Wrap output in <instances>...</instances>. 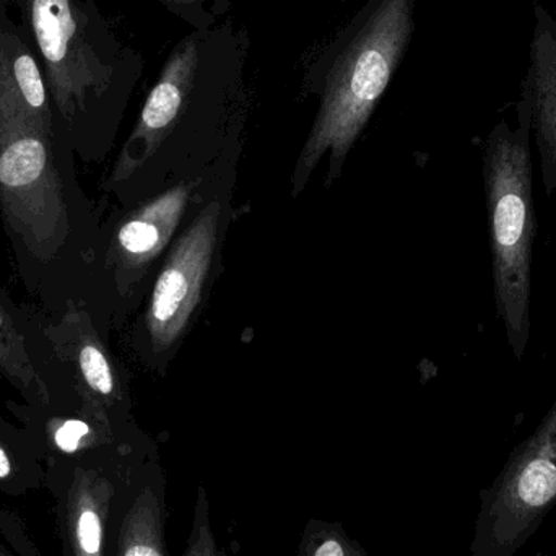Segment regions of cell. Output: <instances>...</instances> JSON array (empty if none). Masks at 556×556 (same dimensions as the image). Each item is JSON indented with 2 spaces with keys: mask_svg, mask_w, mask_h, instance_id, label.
<instances>
[{
  "mask_svg": "<svg viewBox=\"0 0 556 556\" xmlns=\"http://www.w3.org/2000/svg\"><path fill=\"white\" fill-rule=\"evenodd\" d=\"M218 205H211L191 225L166 261L147 314L156 349H168L185 330L201 298L217 238Z\"/></svg>",
  "mask_w": 556,
  "mask_h": 556,
  "instance_id": "6",
  "label": "cell"
},
{
  "mask_svg": "<svg viewBox=\"0 0 556 556\" xmlns=\"http://www.w3.org/2000/svg\"><path fill=\"white\" fill-rule=\"evenodd\" d=\"M172 15L192 26V29H205L218 23V15L211 9L212 0H155Z\"/></svg>",
  "mask_w": 556,
  "mask_h": 556,
  "instance_id": "13",
  "label": "cell"
},
{
  "mask_svg": "<svg viewBox=\"0 0 556 556\" xmlns=\"http://www.w3.org/2000/svg\"><path fill=\"white\" fill-rule=\"evenodd\" d=\"M0 556H5V555H3V554H0Z\"/></svg>",
  "mask_w": 556,
  "mask_h": 556,
  "instance_id": "17",
  "label": "cell"
},
{
  "mask_svg": "<svg viewBox=\"0 0 556 556\" xmlns=\"http://www.w3.org/2000/svg\"><path fill=\"white\" fill-rule=\"evenodd\" d=\"M12 473V463H10L9 454L0 446V480L7 479Z\"/></svg>",
  "mask_w": 556,
  "mask_h": 556,
  "instance_id": "16",
  "label": "cell"
},
{
  "mask_svg": "<svg viewBox=\"0 0 556 556\" xmlns=\"http://www.w3.org/2000/svg\"><path fill=\"white\" fill-rule=\"evenodd\" d=\"M556 508V401L482 492L472 556H516Z\"/></svg>",
  "mask_w": 556,
  "mask_h": 556,
  "instance_id": "5",
  "label": "cell"
},
{
  "mask_svg": "<svg viewBox=\"0 0 556 556\" xmlns=\"http://www.w3.org/2000/svg\"><path fill=\"white\" fill-rule=\"evenodd\" d=\"M547 195L556 189V29L541 9L531 46L528 100Z\"/></svg>",
  "mask_w": 556,
  "mask_h": 556,
  "instance_id": "7",
  "label": "cell"
},
{
  "mask_svg": "<svg viewBox=\"0 0 556 556\" xmlns=\"http://www.w3.org/2000/svg\"><path fill=\"white\" fill-rule=\"evenodd\" d=\"M0 372L23 394L48 404L49 392L41 376L33 366L26 342L20 333L15 320L0 303Z\"/></svg>",
  "mask_w": 556,
  "mask_h": 556,
  "instance_id": "10",
  "label": "cell"
},
{
  "mask_svg": "<svg viewBox=\"0 0 556 556\" xmlns=\"http://www.w3.org/2000/svg\"><path fill=\"white\" fill-rule=\"evenodd\" d=\"M23 23L38 48L55 127L68 142L116 91L129 90L143 71L93 0H20Z\"/></svg>",
  "mask_w": 556,
  "mask_h": 556,
  "instance_id": "2",
  "label": "cell"
},
{
  "mask_svg": "<svg viewBox=\"0 0 556 556\" xmlns=\"http://www.w3.org/2000/svg\"><path fill=\"white\" fill-rule=\"evenodd\" d=\"M314 556H345V554H343L342 545L339 542L329 541L320 545Z\"/></svg>",
  "mask_w": 556,
  "mask_h": 556,
  "instance_id": "15",
  "label": "cell"
},
{
  "mask_svg": "<svg viewBox=\"0 0 556 556\" xmlns=\"http://www.w3.org/2000/svg\"><path fill=\"white\" fill-rule=\"evenodd\" d=\"M88 434H90V427L84 424V421L65 420L64 424L54 431V443L59 450L72 454L80 450Z\"/></svg>",
  "mask_w": 556,
  "mask_h": 556,
  "instance_id": "14",
  "label": "cell"
},
{
  "mask_svg": "<svg viewBox=\"0 0 556 556\" xmlns=\"http://www.w3.org/2000/svg\"><path fill=\"white\" fill-rule=\"evenodd\" d=\"M415 31V0H366L320 49L304 85L319 97V111L301 153L304 175L330 150L343 159L365 129Z\"/></svg>",
  "mask_w": 556,
  "mask_h": 556,
  "instance_id": "1",
  "label": "cell"
},
{
  "mask_svg": "<svg viewBox=\"0 0 556 556\" xmlns=\"http://www.w3.org/2000/svg\"><path fill=\"white\" fill-rule=\"evenodd\" d=\"M531 114L516 130L498 124L483 156L493 291L506 337L522 359L531 337L532 251L535 218L531 162Z\"/></svg>",
  "mask_w": 556,
  "mask_h": 556,
  "instance_id": "3",
  "label": "cell"
},
{
  "mask_svg": "<svg viewBox=\"0 0 556 556\" xmlns=\"http://www.w3.org/2000/svg\"><path fill=\"white\" fill-rule=\"evenodd\" d=\"M78 372L90 392L100 397H111L114 392V375L106 353L90 333H81L75 355Z\"/></svg>",
  "mask_w": 556,
  "mask_h": 556,
  "instance_id": "12",
  "label": "cell"
},
{
  "mask_svg": "<svg viewBox=\"0 0 556 556\" xmlns=\"http://www.w3.org/2000/svg\"><path fill=\"white\" fill-rule=\"evenodd\" d=\"M121 556H165L156 532V508L143 496L127 515L121 534Z\"/></svg>",
  "mask_w": 556,
  "mask_h": 556,
  "instance_id": "11",
  "label": "cell"
},
{
  "mask_svg": "<svg viewBox=\"0 0 556 556\" xmlns=\"http://www.w3.org/2000/svg\"><path fill=\"white\" fill-rule=\"evenodd\" d=\"M0 215L13 243L41 264L54 261L71 235L58 134L5 101H0Z\"/></svg>",
  "mask_w": 556,
  "mask_h": 556,
  "instance_id": "4",
  "label": "cell"
},
{
  "mask_svg": "<svg viewBox=\"0 0 556 556\" xmlns=\"http://www.w3.org/2000/svg\"><path fill=\"white\" fill-rule=\"evenodd\" d=\"M111 498L106 480L88 470H75L68 490V528L75 556L103 555L104 518Z\"/></svg>",
  "mask_w": 556,
  "mask_h": 556,
  "instance_id": "9",
  "label": "cell"
},
{
  "mask_svg": "<svg viewBox=\"0 0 556 556\" xmlns=\"http://www.w3.org/2000/svg\"><path fill=\"white\" fill-rule=\"evenodd\" d=\"M188 202L185 188L172 189L127 218L117 231L124 263L140 266L153 260L168 243Z\"/></svg>",
  "mask_w": 556,
  "mask_h": 556,
  "instance_id": "8",
  "label": "cell"
}]
</instances>
